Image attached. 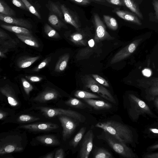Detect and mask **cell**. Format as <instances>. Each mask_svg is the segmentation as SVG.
<instances>
[{
	"label": "cell",
	"mask_w": 158,
	"mask_h": 158,
	"mask_svg": "<svg viewBox=\"0 0 158 158\" xmlns=\"http://www.w3.org/2000/svg\"><path fill=\"white\" fill-rule=\"evenodd\" d=\"M58 118L63 127V139L65 141L71 137L75 130L77 124L75 121L77 120L64 115L58 116Z\"/></svg>",
	"instance_id": "8"
},
{
	"label": "cell",
	"mask_w": 158,
	"mask_h": 158,
	"mask_svg": "<svg viewBox=\"0 0 158 158\" xmlns=\"http://www.w3.org/2000/svg\"><path fill=\"white\" fill-rule=\"evenodd\" d=\"M54 153L52 152L47 154L44 157H42L44 158H53L54 157Z\"/></svg>",
	"instance_id": "50"
},
{
	"label": "cell",
	"mask_w": 158,
	"mask_h": 158,
	"mask_svg": "<svg viewBox=\"0 0 158 158\" xmlns=\"http://www.w3.org/2000/svg\"><path fill=\"white\" fill-rule=\"evenodd\" d=\"M0 155L20 152L24 148L21 145L20 140L17 141H10L7 137L0 139Z\"/></svg>",
	"instance_id": "7"
},
{
	"label": "cell",
	"mask_w": 158,
	"mask_h": 158,
	"mask_svg": "<svg viewBox=\"0 0 158 158\" xmlns=\"http://www.w3.org/2000/svg\"><path fill=\"white\" fill-rule=\"evenodd\" d=\"M0 56L1 58H3L6 57L5 53L0 51Z\"/></svg>",
	"instance_id": "55"
},
{
	"label": "cell",
	"mask_w": 158,
	"mask_h": 158,
	"mask_svg": "<svg viewBox=\"0 0 158 158\" xmlns=\"http://www.w3.org/2000/svg\"><path fill=\"white\" fill-rule=\"evenodd\" d=\"M12 3L16 6L22 9L28 10L22 0H10Z\"/></svg>",
	"instance_id": "39"
},
{
	"label": "cell",
	"mask_w": 158,
	"mask_h": 158,
	"mask_svg": "<svg viewBox=\"0 0 158 158\" xmlns=\"http://www.w3.org/2000/svg\"><path fill=\"white\" fill-rule=\"evenodd\" d=\"M36 139L39 143L47 146H57L60 144L58 139L53 135H40L37 136Z\"/></svg>",
	"instance_id": "16"
},
{
	"label": "cell",
	"mask_w": 158,
	"mask_h": 158,
	"mask_svg": "<svg viewBox=\"0 0 158 158\" xmlns=\"http://www.w3.org/2000/svg\"><path fill=\"white\" fill-rule=\"evenodd\" d=\"M93 78L100 84L107 87H109L110 85L108 81L104 78L98 75L93 74L92 75Z\"/></svg>",
	"instance_id": "38"
},
{
	"label": "cell",
	"mask_w": 158,
	"mask_h": 158,
	"mask_svg": "<svg viewBox=\"0 0 158 158\" xmlns=\"http://www.w3.org/2000/svg\"><path fill=\"white\" fill-rule=\"evenodd\" d=\"M49 7L50 10L55 13L60 18H62L63 13L61 9H60L58 6L55 3L51 2H49Z\"/></svg>",
	"instance_id": "35"
},
{
	"label": "cell",
	"mask_w": 158,
	"mask_h": 158,
	"mask_svg": "<svg viewBox=\"0 0 158 158\" xmlns=\"http://www.w3.org/2000/svg\"><path fill=\"white\" fill-rule=\"evenodd\" d=\"M149 130L152 132L158 134V129L156 128H150Z\"/></svg>",
	"instance_id": "53"
},
{
	"label": "cell",
	"mask_w": 158,
	"mask_h": 158,
	"mask_svg": "<svg viewBox=\"0 0 158 158\" xmlns=\"http://www.w3.org/2000/svg\"><path fill=\"white\" fill-rule=\"evenodd\" d=\"M97 137L98 139L105 140L115 152L123 157L127 158L136 157V154L126 144L119 141L106 131L103 130Z\"/></svg>",
	"instance_id": "2"
},
{
	"label": "cell",
	"mask_w": 158,
	"mask_h": 158,
	"mask_svg": "<svg viewBox=\"0 0 158 158\" xmlns=\"http://www.w3.org/2000/svg\"><path fill=\"white\" fill-rule=\"evenodd\" d=\"M85 87L92 92L95 93L100 96L112 103H115V100L110 92L103 85L89 76L85 79Z\"/></svg>",
	"instance_id": "5"
},
{
	"label": "cell",
	"mask_w": 158,
	"mask_h": 158,
	"mask_svg": "<svg viewBox=\"0 0 158 158\" xmlns=\"http://www.w3.org/2000/svg\"><path fill=\"white\" fill-rule=\"evenodd\" d=\"M153 5L155 11L156 16L158 19V1L157 0H154L153 2Z\"/></svg>",
	"instance_id": "46"
},
{
	"label": "cell",
	"mask_w": 158,
	"mask_h": 158,
	"mask_svg": "<svg viewBox=\"0 0 158 158\" xmlns=\"http://www.w3.org/2000/svg\"><path fill=\"white\" fill-rule=\"evenodd\" d=\"M36 108L40 110L45 116L49 118L64 115L72 118L79 122H84L85 120L84 116L73 110L42 106L38 107Z\"/></svg>",
	"instance_id": "3"
},
{
	"label": "cell",
	"mask_w": 158,
	"mask_h": 158,
	"mask_svg": "<svg viewBox=\"0 0 158 158\" xmlns=\"http://www.w3.org/2000/svg\"><path fill=\"white\" fill-rule=\"evenodd\" d=\"M104 21L107 27L112 30H116L118 27L116 20L113 17L104 15L103 16Z\"/></svg>",
	"instance_id": "30"
},
{
	"label": "cell",
	"mask_w": 158,
	"mask_h": 158,
	"mask_svg": "<svg viewBox=\"0 0 158 158\" xmlns=\"http://www.w3.org/2000/svg\"><path fill=\"white\" fill-rule=\"evenodd\" d=\"M60 96L59 92L56 89L50 87H47L33 99L36 102L45 103L51 100H54Z\"/></svg>",
	"instance_id": "11"
},
{
	"label": "cell",
	"mask_w": 158,
	"mask_h": 158,
	"mask_svg": "<svg viewBox=\"0 0 158 158\" xmlns=\"http://www.w3.org/2000/svg\"><path fill=\"white\" fill-rule=\"evenodd\" d=\"M0 51L5 53L7 52L9 48L15 47L18 43L15 40L11 38L0 42Z\"/></svg>",
	"instance_id": "26"
},
{
	"label": "cell",
	"mask_w": 158,
	"mask_h": 158,
	"mask_svg": "<svg viewBox=\"0 0 158 158\" xmlns=\"http://www.w3.org/2000/svg\"><path fill=\"white\" fill-rule=\"evenodd\" d=\"M129 98L131 107L129 113L133 119L138 118L142 114L153 115L149 106L143 101L133 94H129Z\"/></svg>",
	"instance_id": "4"
},
{
	"label": "cell",
	"mask_w": 158,
	"mask_h": 158,
	"mask_svg": "<svg viewBox=\"0 0 158 158\" xmlns=\"http://www.w3.org/2000/svg\"><path fill=\"white\" fill-rule=\"evenodd\" d=\"M25 77L32 82H40L43 79V77L36 76H26Z\"/></svg>",
	"instance_id": "40"
},
{
	"label": "cell",
	"mask_w": 158,
	"mask_h": 158,
	"mask_svg": "<svg viewBox=\"0 0 158 158\" xmlns=\"http://www.w3.org/2000/svg\"><path fill=\"white\" fill-rule=\"evenodd\" d=\"M94 0L98 1V2H104V0Z\"/></svg>",
	"instance_id": "56"
},
{
	"label": "cell",
	"mask_w": 158,
	"mask_h": 158,
	"mask_svg": "<svg viewBox=\"0 0 158 158\" xmlns=\"http://www.w3.org/2000/svg\"><path fill=\"white\" fill-rule=\"evenodd\" d=\"M74 95L78 98L83 99L98 98H100L99 96L96 94L81 90L76 91L74 94Z\"/></svg>",
	"instance_id": "27"
},
{
	"label": "cell",
	"mask_w": 158,
	"mask_h": 158,
	"mask_svg": "<svg viewBox=\"0 0 158 158\" xmlns=\"http://www.w3.org/2000/svg\"><path fill=\"white\" fill-rule=\"evenodd\" d=\"M124 5L132 11L135 13L140 18H142L143 16L138 6L132 0H122Z\"/></svg>",
	"instance_id": "29"
},
{
	"label": "cell",
	"mask_w": 158,
	"mask_h": 158,
	"mask_svg": "<svg viewBox=\"0 0 158 158\" xmlns=\"http://www.w3.org/2000/svg\"><path fill=\"white\" fill-rule=\"evenodd\" d=\"M40 57V56L35 57L23 56L19 57L17 61V65L20 69H24L30 66Z\"/></svg>",
	"instance_id": "17"
},
{
	"label": "cell",
	"mask_w": 158,
	"mask_h": 158,
	"mask_svg": "<svg viewBox=\"0 0 158 158\" xmlns=\"http://www.w3.org/2000/svg\"><path fill=\"white\" fill-rule=\"evenodd\" d=\"M154 100V104L158 109V98H156Z\"/></svg>",
	"instance_id": "54"
},
{
	"label": "cell",
	"mask_w": 158,
	"mask_h": 158,
	"mask_svg": "<svg viewBox=\"0 0 158 158\" xmlns=\"http://www.w3.org/2000/svg\"><path fill=\"white\" fill-rule=\"evenodd\" d=\"M0 26L6 30L16 34L33 36L32 33L27 28L24 27L4 24H1Z\"/></svg>",
	"instance_id": "18"
},
{
	"label": "cell",
	"mask_w": 158,
	"mask_h": 158,
	"mask_svg": "<svg viewBox=\"0 0 158 158\" xmlns=\"http://www.w3.org/2000/svg\"><path fill=\"white\" fill-rule=\"evenodd\" d=\"M86 128L85 127H81L78 132L69 142L70 146L74 148H76L82 139L85 134Z\"/></svg>",
	"instance_id": "28"
},
{
	"label": "cell",
	"mask_w": 158,
	"mask_h": 158,
	"mask_svg": "<svg viewBox=\"0 0 158 158\" xmlns=\"http://www.w3.org/2000/svg\"><path fill=\"white\" fill-rule=\"evenodd\" d=\"M51 57H48L44 60L37 66L34 68L32 71L38 72L43 68L50 62L51 60Z\"/></svg>",
	"instance_id": "37"
},
{
	"label": "cell",
	"mask_w": 158,
	"mask_h": 158,
	"mask_svg": "<svg viewBox=\"0 0 158 158\" xmlns=\"http://www.w3.org/2000/svg\"><path fill=\"white\" fill-rule=\"evenodd\" d=\"M0 19L5 23L27 29H30L32 27L31 23L28 20L23 19L6 16L0 13Z\"/></svg>",
	"instance_id": "12"
},
{
	"label": "cell",
	"mask_w": 158,
	"mask_h": 158,
	"mask_svg": "<svg viewBox=\"0 0 158 158\" xmlns=\"http://www.w3.org/2000/svg\"><path fill=\"white\" fill-rule=\"evenodd\" d=\"M94 21L95 27L94 41L97 43L105 40H111L114 39L107 31L106 27L99 16L96 13L94 15Z\"/></svg>",
	"instance_id": "6"
},
{
	"label": "cell",
	"mask_w": 158,
	"mask_h": 158,
	"mask_svg": "<svg viewBox=\"0 0 158 158\" xmlns=\"http://www.w3.org/2000/svg\"><path fill=\"white\" fill-rule=\"evenodd\" d=\"M17 37L25 44L34 47L39 48V44L37 40L33 36L16 34Z\"/></svg>",
	"instance_id": "21"
},
{
	"label": "cell",
	"mask_w": 158,
	"mask_h": 158,
	"mask_svg": "<svg viewBox=\"0 0 158 158\" xmlns=\"http://www.w3.org/2000/svg\"><path fill=\"white\" fill-rule=\"evenodd\" d=\"M94 135L91 130L85 134L81 143L79 156L80 158H88L93 147Z\"/></svg>",
	"instance_id": "9"
},
{
	"label": "cell",
	"mask_w": 158,
	"mask_h": 158,
	"mask_svg": "<svg viewBox=\"0 0 158 158\" xmlns=\"http://www.w3.org/2000/svg\"><path fill=\"white\" fill-rule=\"evenodd\" d=\"M95 127L102 129L119 141L125 144L131 143L133 140L132 131L127 125L113 120L98 123Z\"/></svg>",
	"instance_id": "1"
},
{
	"label": "cell",
	"mask_w": 158,
	"mask_h": 158,
	"mask_svg": "<svg viewBox=\"0 0 158 158\" xmlns=\"http://www.w3.org/2000/svg\"><path fill=\"white\" fill-rule=\"evenodd\" d=\"M0 13L6 16H15V12L3 0H0Z\"/></svg>",
	"instance_id": "23"
},
{
	"label": "cell",
	"mask_w": 158,
	"mask_h": 158,
	"mask_svg": "<svg viewBox=\"0 0 158 158\" xmlns=\"http://www.w3.org/2000/svg\"><path fill=\"white\" fill-rule=\"evenodd\" d=\"M83 101L88 105L96 110H108L110 109L112 106L108 103L103 101L92 99H83Z\"/></svg>",
	"instance_id": "15"
},
{
	"label": "cell",
	"mask_w": 158,
	"mask_h": 158,
	"mask_svg": "<svg viewBox=\"0 0 158 158\" xmlns=\"http://www.w3.org/2000/svg\"><path fill=\"white\" fill-rule=\"evenodd\" d=\"M39 119V118L28 114H23L18 117L17 121L21 123H27L36 121Z\"/></svg>",
	"instance_id": "33"
},
{
	"label": "cell",
	"mask_w": 158,
	"mask_h": 158,
	"mask_svg": "<svg viewBox=\"0 0 158 158\" xmlns=\"http://www.w3.org/2000/svg\"><path fill=\"white\" fill-rule=\"evenodd\" d=\"M150 94L151 95L150 100L153 99L154 97L158 95V87L154 88L151 90Z\"/></svg>",
	"instance_id": "44"
},
{
	"label": "cell",
	"mask_w": 158,
	"mask_h": 158,
	"mask_svg": "<svg viewBox=\"0 0 158 158\" xmlns=\"http://www.w3.org/2000/svg\"><path fill=\"white\" fill-rule=\"evenodd\" d=\"M70 40L76 44L82 45H85L86 44L83 40V35L80 33H76L72 34L70 36Z\"/></svg>",
	"instance_id": "32"
},
{
	"label": "cell",
	"mask_w": 158,
	"mask_h": 158,
	"mask_svg": "<svg viewBox=\"0 0 158 158\" xmlns=\"http://www.w3.org/2000/svg\"><path fill=\"white\" fill-rule=\"evenodd\" d=\"M65 103L67 106L77 109H84L87 107L85 103L76 98H71Z\"/></svg>",
	"instance_id": "24"
},
{
	"label": "cell",
	"mask_w": 158,
	"mask_h": 158,
	"mask_svg": "<svg viewBox=\"0 0 158 158\" xmlns=\"http://www.w3.org/2000/svg\"><path fill=\"white\" fill-rule=\"evenodd\" d=\"M94 158H112L113 155L108 150L103 148H97L94 151Z\"/></svg>",
	"instance_id": "22"
},
{
	"label": "cell",
	"mask_w": 158,
	"mask_h": 158,
	"mask_svg": "<svg viewBox=\"0 0 158 158\" xmlns=\"http://www.w3.org/2000/svg\"><path fill=\"white\" fill-rule=\"evenodd\" d=\"M11 39L8 34L1 29H0V42Z\"/></svg>",
	"instance_id": "41"
},
{
	"label": "cell",
	"mask_w": 158,
	"mask_h": 158,
	"mask_svg": "<svg viewBox=\"0 0 158 158\" xmlns=\"http://www.w3.org/2000/svg\"><path fill=\"white\" fill-rule=\"evenodd\" d=\"M22 1L23 2L28 10L31 13L35 15L38 19H41V17L40 14L35 7L27 0H22Z\"/></svg>",
	"instance_id": "34"
},
{
	"label": "cell",
	"mask_w": 158,
	"mask_h": 158,
	"mask_svg": "<svg viewBox=\"0 0 158 158\" xmlns=\"http://www.w3.org/2000/svg\"><path fill=\"white\" fill-rule=\"evenodd\" d=\"M149 149L151 150L158 149V143L150 146Z\"/></svg>",
	"instance_id": "51"
},
{
	"label": "cell",
	"mask_w": 158,
	"mask_h": 158,
	"mask_svg": "<svg viewBox=\"0 0 158 158\" xmlns=\"http://www.w3.org/2000/svg\"><path fill=\"white\" fill-rule=\"evenodd\" d=\"M64 153L63 149L60 148L56 151L54 157L55 158H64Z\"/></svg>",
	"instance_id": "42"
},
{
	"label": "cell",
	"mask_w": 158,
	"mask_h": 158,
	"mask_svg": "<svg viewBox=\"0 0 158 158\" xmlns=\"http://www.w3.org/2000/svg\"><path fill=\"white\" fill-rule=\"evenodd\" d=\"M22 83L25 93L29 95L30 92L33 90L32 85L27 80L23 77L21 78Z\"/></svg>",
	"instance_id": "36"
},
{
	"label": "cell",
	"mask_w": 158,
	"mask_h": 158,
	"mask_svg": "<svg viewBox=\"0 0 158 158\" xmlns=\"http://www.w3.org/2000/svg\"><path fill=\"white\" fill-rule=\"evenodd\" d=\"M0 91L1 93L7 98L8 103L11 106L15 107L19 105V102L11 86L6 84L0 87Z\"/></svg>",
	"instance_id": "13"
},
{
	"label": "cell",
	"mask_w": 158,
	"mask_h": 158,
	"mask_svg": "<svg viewBox=\"0 0 158 158\" xmlns=\"http://www.w3.org/2000/svg\"><path fill=\"white\" fill-rule=\"evenodd\" d=\"M19 127L34 132L48 131L58 128V125L51 123H36L20 126Z\"/></svg>",
	"instance_id": "10"
},
{
	"label": "cell",
	"mask_w": 158,
	"mask_h": 158,
	"mask_svg": "<svg viewBox=\"0 0 158 158\" xmlns=\"http://www.w3.org/2000/svg\"><path fill=\"white\" fill-rule=\"evenodd\" d=\"M108 2L116 5L123 6L124 5L122 0H105Z\"/></svg>",
	"instance_id": "43"
},
{
	"label": "cell",
	"mask_w": 158,
	"mask_h": 158,
	"mask_svg": "<svg viewBox=\"0 0 158 158\" xmlns=\"http://www.w3.org/2000/svg\"><path fill=\"white\" fill-rule=\"evenodd\" d=\"M6 116V114L5 112L0 110V119L1 120L2 119Z\"/></svg>",
	"instance_id": "52"
},
{
	"label": "cell",
	"mask_w": 158,
	"mask_h": 158,
	"mask_svg": "<svg viewBox=\"0 0 158 158\" xmlns=\"http://www.w3.org/2000/svg\"><path fill=\"white\" fill-rule=\"evenodd\" d=\"M143 75L147 77H150L151 75V72L148 69H145L142 71Z\"/></svg>",
	"instance_id": "48"
},
{
	"label": "cell",
	"mask_w": 158,
	"mask_h": 158,
	"mask_svg": "<svg viewBox=\"0 0 158 158\" xmlns=\"http://www.w3.org/2000/svg\"><path fill=\"white\" fill-rule=\"evenodd\" d=\"M69 57V53L65 54L60 56L56 64L55 71L60 72L64 70L67 66Z\"/></svg>",
	"instance_id": "20"
},
{
	"label": "cell",
	"mask_w": 158,
	"mask_h": 158,
	"mask_svg": "<svg viewBox=\"0 0 158 158\" xmlns=\"http://www.w3.org/2000/svg\"><path fill=\"white\" fill-rule=\"evenodd\" d=\"M48 21L49 23L56 29H59L61 27L67 28V27L55 15L52 14L50 15L48 18Z\"/></svg>",
	"instance_id": "25"
},
{
	"label": "cell",
	"mask_w": 158,
	"mask_h": 158,
	"mask_svg": "<svg viewBox=\"0 0 158 158\" xmlns=\"http://www.w3.org/2000/svg\"><path fill=\"white\" fill-rule=\"evenodd\" d=\"M135 49V46L133 43L131 44L128 46V49L130 52L131 53L134 52Z\"/></svg>",
	"instance_id": "49"
},
{
	"label": "cell",
	"mask_w": 158,
	"mask_h": 158,
	"mask_svg": "<svg viewBox=\"0 0 158 158\" xmlns=\"http://www.w3.org/2000/svg\"><path fill=\"white\" fill-rule=\"evenodd\" d=\"M44 31L46 35L49 37L55 39L60 38L58 33L47 23L44 25Z\"/></svg>",
	"instance_id": "31"
},
{
	"label": "cell",
	"mask_w": 158,
	"mask_h": 158,
	"mask_svg": "<svg viewBox=\"0 0 158 158\" xmlns=\"http://www.w3.org/2000/svg\"><path fill=\"white\" fill-rule=\"evenodd\" d=\"M75 3L85 5L89 4L90 1L89 0H70Z\"/></svg>",
	"instance_id": "45"
},
{
	"label": "cell",
	"mask_w": 158,
	"mask_h": 158,
	"mask_svg": "<svg viewBox=\"0 0 158 158\" xmlns=\"http://www.w3.org/2000/svg\"><path fill=\"white\" fill-rule=\"evenodd\" d=\"M115 13L118 16L123 19L139 25L141 24V23L137 17L129 12L117 10L115 11Z\"/></svg>",
	"instance_id": "19"
},
{
	"label": "cell",
	"mask_w": 158,
	"mask_h": 158,
	"mask_svg": "<svg viewBox=\"0 0 158 158\" xmlns=\"http://www.w3.org/2000/svg\"><path fill=\"white\" fill-rule=\"evenodd\" d=\"M60 8L65 21L73 26L76 29H79L80 26L78 19L75 16L72 14L64 5H61Z\"/></svg>",
	"instance_id": "14"
},
{
	"label": "cell",
	"mask_w": 158,
	"mask_h": 158,
	"mask_svg": "<svg viewBox=\"0 0 158 158\" xmlns=\"http://www.w3.org/2000/svg\"><path fill=\"white\" fill-rule=\"evenodd\" d=\"M144 158H158V152L148 154L144 157Z\"/></svg>",
	"instance_id": "47"
}]
</instances>
